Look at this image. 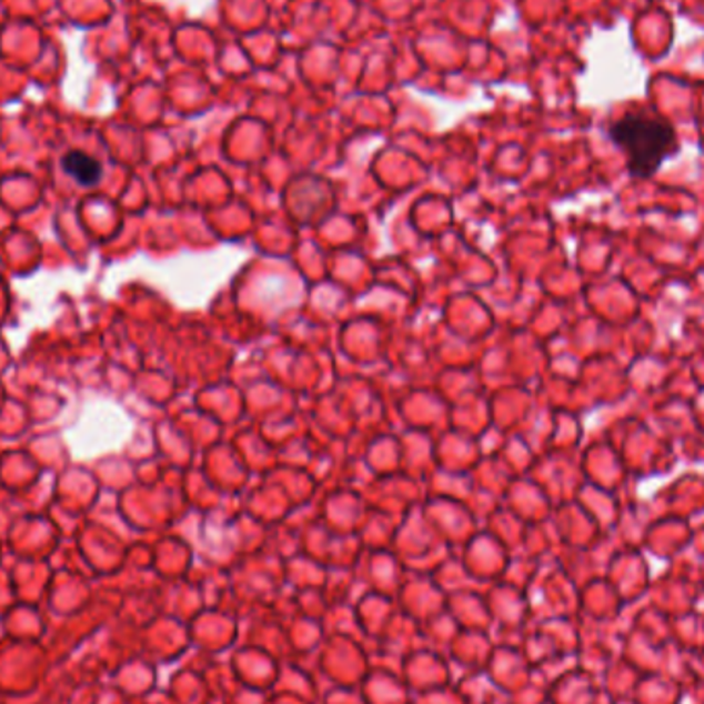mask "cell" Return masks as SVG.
Wrapping results in <instances>:
<instances>
[{
  "mask_svg": "<svg viewBox=\"0 0 704 704\" xmlns=\"http://www.w3.org/2000/svg\"><path fill=\"white\" fill-rule=\"evenodd\" d=\"M610 141L626 159V170L636 180H648L677 153L674 127L655 113H626L607 128Z\"/></svg>",
  "mask_w": 704,
  "mask_h": 704,
  "instance_id": "obj_1",
  "label": "cell"
},
{
  "mask_svg": "<svg viewBox=\"0 0 704 704\" xmlns=\"http://www.w3.org/2000/svg\"><path fill=\"white\" fill-rule=\"evenodd\" d=\"M62 168L71 178L83 185L98 183L99 175H101V165H99L98 159L81 153V151H71L69 155L64 157Z\"/></svg>",
  "mask_w": 704,
  "mask_h": 704,
  "instance_id": "obj_2",
  "label": "cell"
}]
</instances>
